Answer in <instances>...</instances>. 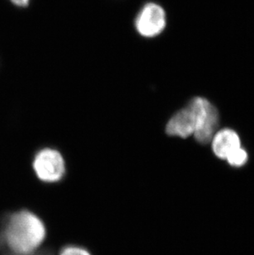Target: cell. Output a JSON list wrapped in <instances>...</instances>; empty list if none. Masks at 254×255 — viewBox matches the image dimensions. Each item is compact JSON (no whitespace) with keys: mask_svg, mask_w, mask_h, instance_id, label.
Instances as JSON below:
<instances>
[{"mask_svg":"<svg viewBox=\"0 0 254 255\" xmlns=\"http://www.w3.org/2000/svg\"><path fill=\"white\" fill-rule=\"evenodd\" d=\"M59 255H92L88 250L81 246L70 245L63 247Z\"/></svg>","mask_w":254,"mask_h":255,"instance_id":"ba28073f","label":"cell"},{"mask_svg":"<svg viewBox=\"0 0 254 255\" xmlns=\"http://www.w3.org/2000/svg\"><path fill=\"white\" fill-rule=\"evenodd\" d=\"M194 118L193 136L199 144L211 142L214 134L218 130L220 114L211 100L202 96L193 97L187 104Z\"/></svg>","mask_w":254,"mask_h":255,"instance_id":"7a4b0ae2","label":"cell"},{"mask_svg":"<svg viewBox=\"0 0 254 255\" xmlns=\"http://www.w3.org/2000/svg\"><path fill=\"white\" fill-rule=\"evenodd\" d=\"M211 149L218 159L226 160L235 149L242 146L240 135L232 128L218 129L211 139Z\"/></svg>","mask_w":254,"mask_h":255,"instance_id":"5b68a950","label":"cell"},{"mask_svg":"<svg viewBox=\"0 0 254 255\" xmlns=\"http://www.w3.org/2000/svg\"><path fill=\"white\" fill-rule=\"evenodd\" d=\"M167 26V14L161 5L149 2L142 7L135 19V28L140 36L153 38L160 35Z\"/></svg>","mask_w":254,"mask_h":255,"instance_id":"277c9868","label":"cell"},{"mask_svg":"<svg viewBox=\"0 0 254 255\" xmlns=\"http://www.w3.org/2000/svg\"><path fill=\"white\" fill-rule=\"evenodd\" d=\"M249 158H250V155H249L247 149L241 146L235 149V151H233L226 158V161L228 163L230 167L239 169V168H242L247 164Z\"/></svg>","mask_w":254,"mask_h":255,"instance_id":"52a82bcc","label":"cell"},{"mask_svg":"<svg viewBox=\"0 0 254 255\" xmlns=\"http://www.w3.org/2000/svg\"><path fill=\"white\" fill-rule=\"evenodd\" d=\"M46 237L42 220L29 210H19L3 216L0 224V251L32 253L41 248Z\"/></svg>","mask_w":254,"mask_h":255,"instance_id":"6da1fadb","label":"cell"},{"mask_svg":"<svg viewBox=\"0 0 254 255\" xmlns=\"http://www.w3.org/2000/svg\"><path fill=\"white\" fill-rule=\"evenodd\" d=\"M32 168L39 180L45 183H60L66 174V165L62 154L57 149L43 148L36 152Z\"/></svg>","mask_w":254,"mask_h":255,"instance_id":"3957f363","label":"cell"},{"mask_svg":"<svg viewBox=\"0 0 254 255\" xmlns=\"http://www.w3.org/2000/svg\"><path fill=\"white\" fill-rule=\"evenodd\" d=\"M195 129L194 118L188 105L179 109L171 117L166 125V133L173 137L182 139L193 135Z\"/></svg>","mask_w":254,"mask_h":255,"instance_id":"8992f818","label":"cell"},{"mask_svg":"<svg viewBox=\"0 0 254 255\" xmlns=\"http://www.w3.org/2000/svg\"><path fill=\"white\" fill-rule=\"evenodd\" d=\"M13 4L17 7H26L28 6L30 0H10Z\"/></svg>","mask_w":254,"mask_h":255,"instance_id":"30bf717a","label":"cell"},{"mask_svg":"<svg viewBox=\"0 0 254 255\" xmlns=\"http://www.w3.org/2000/svg\"><path fill=\"white\" fill-rule=\"evenodd\" d=\"M0 254H1V255H55L54 251L51 249L49 248H40L37 251H34L32 253L25 254V255L11 253V252L6 251H0Z\"/></svg>","mask_w":254,"mask_h":255,"instance_id":"9c48e42d","label":"cell"}]
</instances>
